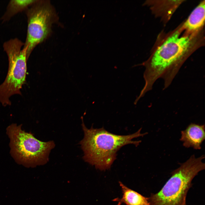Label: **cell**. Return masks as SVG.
<instances>
[{"label": "cell", "mask_w": 205, "mask_h": 205, "mask_svg": "<svg viewBox=\"0 0 205 205\" xmlns=\"http://www.w3.org/2000/svg\"><path fill=\"white\" fill-rule=\"evenodd\" d=\"M82 126L84 136L80 143L84 153L83 159L101 171L110 168L121 147L130 144L138 146L141 141L132 140L146 134L141 133V128L132 134L122 135L111 133L103 127L95 129L92 126L88 129L83 122Z\"/></svg>", "instance_id": "cell-2"}, {"label": "cell", "mask_w": 205, "mask_h": 205, "mask_svg": "<svg viewBox=\"0 0 205 205\" xmlns=\"http://www.w3.org/2000/svg\"><path fill=\"white\" fill-rule=\"evenodd\" d=\"M26 11L28 26L23 48L28 59L36 46L50 36L52 25L58 17L54 7L48 0H37Z\"/></svg>", "instance_id": "cell-6"}, {"label": "cell", "mask_w": 205, "mask_h": 205, "mask_svg": "<svg viewBox=\"0 0 205 205\" xmlns=\"http://www.w3.org/2000/svg\"><path fill=\"white\" fill-rule=\"evenodd\" d=\"M191 44L189 36H181L177 31L158 48L149 60L142 63L145 67L143 75L145 84L139 95L140 98L152 89L159 78L163 79L164 89L171 84Z\"/></svg>", "instance_id": "cell-1"}, {"label": "cell", "mask_w": 205, "mask_h": 205, "mask_svg": "<svg viewBox=\"0 0 205 205\" xmlns=\"http://www.w3.org/2000/svg\"><path fill=\"white\" fill-rule=\"evenodd\" d=\"M37 0H13L11 1L7 6L5 14L3 17L4 20L9 19L16 14L26 10Z\"/></svg>", "instance_id": "cell-10"}, {"label": "cell", "mask_w": 205, "mask_h": 205, "mask_svg": "<svg viewBox=\"0 0 205 205\" xmlns=\"http://www.w3.org/2000/svg\"><path fill=\"white\" fill-rule=\"evenodd\" d=\"M12 153L19 162L25 164H44L48 161L50 150L55 146L52 141L43 142L23 130L20 125L13 124L7 127Z\"/></svg>", "instance_id": "cell-5"}, {"label": "cell", "mask_w": 205, "mask_h": 205, "mask_svg": "<svg viewBox=\"0 0 205 205\" xmlns=\"http://www.w3.org/2000/svg\"><path fill=\"white\" fill-rule=\"evenodd\" d=\"M24 44L15 38L5 42L3 45L9 62L6 77L0 85V102L4 106L11 105L10 98L11 96L21 95L20 89L26 81L28 60L23 48Z\"/></svg>", "instance_id": "cell-4"}, {"label": "cell", "mask_w": 205, "mask_h": 205, "mask_svg": "<svg viewBox=\"0 0 205 205\" xmlns=\"http://www.w3.org/2000/svg\"><path fill=\"white\" fill-rule=\"evenodd\" d=\"M205 138V125L191 123L184 130L181 131L180 140L186 148L192 147L200 149Z\"/></svg>", "instance_id": "cell-7"}, {"label": "cell", "mask_w": 205, "mask_h": 205, "mask_svg": "<svg viewBox=\"0 0 205 205\" xmlns=\"http://www.w3.org/2000/svg\"><path fill=\"white\" fill-rule=\"evenodd\" d=\"M119 184L122 189V197L121 198H116L113 200L118 202V205L122 203L126 205H151L148 198L128 188L121 182H119Z\"/></svg>", "instance_id": "cell-8"}, {"label": "cell", "mask_w": 205, "mask_h": 205, "mask_svg": "<svg viewBox=\"0 0 205 205\" xmlns=\"http://www.w3.org/2000/svg\"><path fill=\"white\" fill-rule=\"evenodd\" d=\"M184 205H186V204H184Z\"/></svg>", "instance_id": "cell-11"}, {"label": "cell", "mask_w": 205, "mask_h": 205, "mask_svg": "<svg viewBox=\"0 0 205 205\" xmlns=\"http://www.w3.org/2000/svg\"><path fill=\"white\" fill-rule=\"evenodd\" d=\"M204 155L196 157L193 155L173 171L172 176L162 188L148 198L151 205H184L192 181L200 171L205 169L202 160Z\"/></svg>", "instance_id": "cell-3"}, {"label": "cell", "mask_w": 205, "mask_h": 205, "mask_svg": "<svg viewBox=\"0 0 205 205\" xmlns=\"http://www.w3.org/2000/svg\"><path fill=\"white\" fill-rule=\"evenodd\" d=\"M205 1L201 2L192 11L184 24L190 31L198 30L204 24L205 20Z\"/></svg>", "instance_id": "cell-9"}]
</instances>
